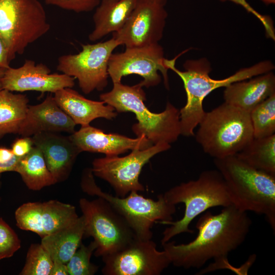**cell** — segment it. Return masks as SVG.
<instances>
[{"label": "cell", "instance_id": "obj_22", "mask_svg": "<svg viewBox=\"0 0 275 275\" xmlns=\"http://www.w3.org/2000/svg\"><path fill=\"white\" fill-rule=\"evenodd\" d=\"M138 0H101L93 16L94 29L89 35L96 41L120 30L126 23Z\"/></svg>", "mask_w": 275, "mask_h": 275}, {"label": "cell", "instance_id": "obj_38", "mask_svg": "<svg viewBox=\"0 0 275 275\" xmlns=\"http://www.w3.org/2000/svg\"><path fill=\"white\" fill-rule=\"evenodd\" d=\"M5 70L6 69L5 68H0V79L3 76Z\"/></svg>", "mask_w": 275, "mask_h": 275}, {"label": "cell", "instance_id": "obj_26", "mask_svg": "<svg viewBox=\"0 0 275 275\" xmlns=\"http://www.w3.org/2000/svg\"><path fill=\"white\" fill-rule=\"evenodd\" d=\"M236 155L250 166L275 175V134L253 138Z\"/></svg>", "mask_w": 275, "mask_h": 275}, {"label": "cell", "instance_id": "obj_25", "mask_svg": "<svg viewBox=\"0 0 275 275\" xmlns=\"http://www.w3.org/2000/svg\"><path fill=\"white\" fill-rule=\"evenodd\" d=\"M28 103L26 95L0 89V140L7 134H18Z\"/></svg>", "mask_w": 275, "mask_h": 275}, {"label": "cell", "instance_id": "obj_2", "mask_svg": "<svg viewBox=\"0 0 275 275\" xmlns=\"http://www.w3.org/2000/svg\"><path fill=\"white\" fill-rule=\"evenodd\" d=\"M166 59L168 69L175 72L182 79L186 94L185 106L179 110L181 135L194 136V129L202 119L205 112L203 106L204 98L212 91L221 87H226L237 81L244 80L253 76L272 71L274 66L270 61H264L251 67L242 68L233 75L222 79L211 78L210 62L206 58L188 60L183 64L184 71L175 67L177 58Z\"/></svg>", "mask_w": 275, "mask_h": 275}, {"label": "cell", "instance_id": "obj_27", "mask_svg": "<svg viewBox=\"0 0 275 275\" xmlns=\"http://www.w3.org/2000/svg\"><path fill=\"white\" fill-rule=\"evenodd\" d=\"M254 138L275 134V94L257 105L250 113Z\"/></svg>", "mask_w": 275, "mask_h": 275}, {"label": "cell", "instance_id": "obj_31", "mask_svg": "<svg viewBox=\"0 0 275 275\" xmlns=\"http://www.w3.org/2000/svg\"><path fill=\"white\" fill-rule=\"evenodd\" d=\"M45 4L77 13L90 12L95 9L100 0H44Z\"/></svg>", "mask_w": 275, "mask_h": 275}, {"label": "cell", "instance_id": "obj_18", "mask_svg": "<svg viewBox=\"0 0 275 275\" xmlns=\"http://www.w3.org/2000/svg\"><path fill=\"white\" fill-rule=\"evenodd\" d=\"M32 138L34 146L41 151L46 166L57 183L67 179L77 156L81 153L69 136L57 132H43Z\"/></svg>", "mask_w": 275, "mask_h": 275}, {"label": "cell", "instance_id": "obj_40", "mask_svg": "<svg viewBox=\"0 0 275 275\" xmlns=\"http://www.w3.org/2000/svg\"><path fill=\"white\" fill-rule=\"evenodd\" d=\"M1 175H0V188H1V185H2V183H1Z\"/></svg>", "mask_w": 275, "mask_h": 275}, {"label": "cell", "instance_id": "obj_30", "mask_svg": "<svg viewBox=\"0 0 275 275\" xmlns=\"http://www.w3.org/2000/svg\"><path fill=\"white\" fill-rule=\"evenodd\" d=\"M20 246L15 232L0 217V260L11 257Z\"/></svg>", "mask_w": 275, "mask_h": 275}, {"label": "cell", "instance_id": "obj_11", "mask_svg": "<svg viewBox=\"0 0 275 275\" xmlns=\"http://www.w3.org/2000/svg\"><path fill=\"white\" fill-rule=\"evenodd\" d=\"M171 145L159 143L144 150L135 149L123 157L105 156L95 158L91 168L94 176L107 182L116 196L124 197L131 191H144L139 181L143 167L155 155L167 151Z\"/></svg>", "mask_w": 275, "mask_h": 275}, {"label": "cell", "instance_id": "obj_24", "mask_svg": "<svg viewBox=\"0 0 275 275\" xmlns=\"http://www.w3.org/2000/svg\"><path fill=\"white\" fill-rule=\"evenodd\" d=\"M15 172L32 190H39L57 183L49 171L41 151L35 146L29 154L19 158Z\"/></svg>", "mask_w": 275, "mask_h": 275}, {"label": "cell", "instance_id": "obj_12", "mask_svg": "<svg viewBox=\"0 0 275 275\" xmlns=\"http://www.w3.org/2000/svg\"><path fill=\"white\" fill-rule=\"evenodd\" d=\"M165 60L163 48L158 43L126 48L122 52L112 54L108 65V76L114 84L121 82L124 76L137 74L143 78L141 85L149 88L160 82L161 76L158 73L160 72L168 88L169 69Z\"/></svg>", "mask_w": 275, "mask_h": 275}, {"label": "cell", "instance_id": "obj_9", "mask_svg": "<svg viewBox=\"0 0 275 275\" xmlns=\"http://www.w3.org/2000/svg\"><path fill=\"white\" fill-rule=\"evenodd\" d=\"M79 206L85 222L84 237L93 238L95 256L114 253L137 238L126 220L103 198H81Z\"/></svg>", "mask_w": 275, "mask_h": 275}, {"label": "cell", "instance_id": "obj_3", "mask_svg": "<svg viewBox=\"0 0 275 275\" xmlns=\"http://www.w3.org/2000/svg\"><path fill=\"white\" fill-rule=\"evenodd\" d=\"M232 205L243 212L264 215L275 229V175L256 169L236 155L214 158Z\"/></svg>", "mask_w": 275, "mask_h": 275}, {"label": "cell", "instance_id": "obj_17", "mask_svg": "<svg viewBox=\"0 0 275 275\" xmlns=\"http://www.w3.org/2000/svg\"><path fill=\"white\" fill-rule=\"evenodd\" d=\"M80 151L118 156L129 150L146 149L153 144L145 135L135 139L116 133H106L90 125L81 126L69 136Z\"/></svg>", "mask_w": 275, "mask_h": 275}, {"label": "cell", "instance_id": "obj_10", "mask_svg": "<svg viewBox=\"0 0 275 275\" xmlns=\"http://www.w3.org/2000/svg\"><path fill=\"white\" fill-rule=\"evenodd\" d=\"M120 45L113 37L105 41L82 45L76 54L62 55L58 60L57 70L76 78L86 94L94 90L102 91L107 85L109 58Z\"/></svg>", "mask_w": 275, "mask_h": 275}, {"label": "cell", "instance_id": "obj_29", "mask_svg": "<svg viewBox=\"0 0 275 275\" xmlns=\"http://www.w3.org/2000/svg\"><path fill=\"white\" fill-rule=\"evenodd\" d=\"M96 249L94 241L88 246L81 243L78 248L67 263L69 275H93L98 267L91 262L92 254Z\"/></svg>", "mask_w": 275, "mask_h": 275}, {"label": "cell", "instance_id": "obj_36", "mask_svg": "<svg viewBox=\"0 0 275 275\" xmlns=\"http://www.w3.org/2000/svg\"><path fill=\"white\" fill-rule=\"evenodd\" d=\"M10 62L7 51L0 39V68H9Z\"/></svg>", "mask_w": 275, "mask_h": 275}, {"label": "cell", "instance_id": "obj_23", "mask_svg": "<svg viewBox=\"0 0 275 275\" xmlns=\"http://www.w3.org/2000/svg\"><path fill=\"white\" fill-rule=\"evenodd\" d=\"M85 222L82 215L41 238V244L53 261L67 264L77 250L84 237Z\"/></svg>", "mask_w": 275, "mask_h": 275}, {"label": "cell", "instance_id": "obj_20", "mask_svg": "<svg viewBox=\"0 0 275 275\" xmlns=\"http://www.w3.org/2000/svg\"><path fill=\"white\" fill-rule=\"evenodd\" d=\"M54 94L58 105L76 125L85 126L95 119L111 120L117 116V112L112 106L101 100L86 98L72 88L62 89Z\"/></svg>", "mask_w": 275, "mask_h": 275}, {"label": "cell", "instance_id": "obj_15", "mask_svg": "<svg viewBox=\"0 0 275 275\" xmlns=\"http://www.w3.org/2000/svg\"><path fill=\"white\" fill-rule=\"evenodd\" d=\"M78 216L74 206L56 200L25 203L15 212L17 226L21 230L35 233L41 238L54 232Z\"/></svg>", "mask_w": 275, "mask_h": 275}, {"label": "cell", "instance_id": "obj_7", "mask_svg": "<svg viewBox=\"0 0 275 275\" xmlns=\"http://www.w3.org/2000/svg\"><path fill=\"white\" fill-rule=\"evenodd\" d=\"M81 188L88 195L103 198L127 222L136 238L142 240L152 238L153 225L158 222L173 221L176 205L170 204L163 194L157 200L145 198L137 191H131L124 197H119L104 192L97 186L91 168L83 171L80 182Z\"/></svg>", "mask_w": 275, "mask_h": 275}, {"label": "cell", "instance_id": "obj_39", "mask_svg": "<svg viewBox=\"0 0 275 275\" xmlns=\"http://www.w3.org/2000/svg\"><path fill=\"white\" fill-rule=\"evenodd\" d=\"M264 2L267 3L268 4L274 3V0H263Z\"/></svg>", "mask_w": 275, "mask_h": 275}, {"label": "cell", "instance_id": "obj_28", "mask_svg": "<svg viewBox=\"0 0 275 275\" xmlns=\"http://www.w3.org/2000/svg\"><path fill=\"white\" fill-rule=\"evenodd\" d=\"M53 260L41 243L32 244L28 251L20 275H50Z\"/></svg>", "mask_w": 275, "mask_h": 275}, {"label": "cell", "instance_id": "obj_33", "mask_svg": "<svg viewBox=\"0 0 275 275\" xmlns=\"http://www.w3.org/2000/svg\"><path fill=\"white\" fill-rule=\"evenodd\" d=\"M34 146L32 137L22 136L14 141L11 149L14 155L22 157L31 152Z\"/></svg>", "mask_w": 275, "mask_h": 275}, {"label": "cell", "instance_id": "obj_8", "mask_svg": "<svg viewBox=\"0 0 275 275\" xmlns=\"http://www.w3.org/2000/svg\"><path fill=\"white\" fill-rule=\"evenodd\" d=\"M50 29L39 0H0V39L10 62Z\"/></svg>", "mask_w": 275, "mask_h": 275}, {"label": "cell", "instance_id": "obj_21", "mask_svg": "<svg viewBox=\"0 0 275 275\" xmlns=\"http://www.w3.org/2000/svg\"><path fill=\"white\" fill-rule=\"evenodd\" d=\"M225 87V102L250 113L257 105L275 94V75L272 71Z\"/></svg>", "mask_w": 275, "mask_h": 275}, {"label": "cell", "instance_id": "obj_13", "mask_svg": "<svg viewBox=\"0 0 275 275\" xmlns=\"http://www.w3.org/2000/svg\"><path fill=\"white\" fill-rule=\"evenodd\" d=\"M104 275H159L171 264L165 251L151 239L135 238L121 250L102 257Z\"/></svg>", "mask_w": 275, "mask_h": 275}, {"label": "cell", "instance_id": "obj_1", "mask_svg": "<svg viewBox=\"0 0 275 275\" xmlns=\"http://www.w3.org/2000/svg\"><path fill=\"white\" fill-rule=\"evenodd\" d=\"M251 225L247 212L231 205L218 214H203L196 225L198 235L191 241L176 244L169 241L161 245L175 266L199 268L210 259H225L244 241Z\"/></svg>", "mask_w": 275, "mask_h": 275}, {"label": "cell", "instance_id": "obj_34", "mask_svg": "<svg viewBox=\"0 0 275 275\" xmlns=\"http://www.w3.org/2000/svg\"><path fill=\"white\" fill-rule=\"evenodd\" d=\"M20 158L14 155L9 161L0 162V175L6 172H15Z\"/></svg>", "mask_w": 275, "mask_h": 275}, {"label": "cell", "instance_id": "obj_37", "mask_svg": "<svg viewBox=\"0 0 275 275\" xmlns=\"http://www.w3.org/2000/svg\"><path fill=\"white\" fill-rule=\"evenodd\" d=\"M152 1L156 2L160 4H161L163 6L166 5L167 2V0H152Z\"/></svg>", "mask_w": 275, "mask_h": 275}, {"label": "cell", "instance_id": "obj_32", "mask_svg": "<svg viewBox=\"0 0 275 275\" xmlns=\"http://www.w3.org/2000/svg\"><path fill=\"white\" fill-rule=\"evenodd\" d=\"M222 2L227 1L232 2L236 4L239 5L244 8L248 12L252 13L256 16L263 25L266 34L268 38L273 40L275 39L274 29L273 21L271 18L268 15L261 14L255 10L246 1V0H219Z\"/></svg>", "mask_w": 275, "mask_h": 275}, {"label": "cell", "instance_id": "obj_4", "mask_svg": "<svg viewBox=\"0 0 275 275\" xmlns=\"http://www.w3.org/2000/svg\"><path fill=\"white\" fill-rule=\"evenodd\" d=\"M143 87L140 82L132 86L114 83L112 89L99 98L117 113L135 114L138 122L132 129L137 137L145 135L153 145L175 142L181 135L179 110L168 101L163 112H151L144 103L146 97Z\"/></svg>", "mask_w": 275, "mask_h": 275}, {"label": "cell", "instance_id": "obj_5", "mask_svg": "<svg viewBox=\"0 0 275 275\" xmlns=\"http://www.w3.org/2000/svg\"><path fill=\"white\" fill-rule=\"evenodd\" d=\"M163 196L170 204H184L185 210L183 217L178 221L157 222L170 225L162 233L161 244L181 233H192L193 231L189 228L190 223L207 209L232 205L225 182L217 170L204 171L196 180L176 185Z\"/></svg>", "mask_w": 275, "mask_h": 275}, {"label": "cell", "instance_id": "obj_35", "mask_svg": "<svg viewBox=\"0 0 275 275\" xmlns=\"http://www.w3.org/2000/svg\"><path fill=\"white\" fill-rule=\"evenodd\" d=\"M53 266L50 275H68L67 264L58 261H53Z\"/></svg>", "mask_w": 275, "mask_h": 275}, {"label": "cell", "instance_id": "obj_14", "mask_svg": "<svg viewBox=\"0 0 275 275\" xmlns=\"http://www.w3.org/2000/svg\"><path fill=\"white\" fill-rule=\"evenodd\" d=\"M167 16L164 6L152 0H138L126 23L113 37L126 48L158 43Z\"/></svg>", "mask_w": 275, "mask_h": 275}, {"label": "cell", "instance_id": "obj_16", "mask_svg": "<svg viewBox=\"0 0 275 275\" xmlns=\"http://www.w3.org/2000/svg\"><path fill=\"white\" fill-rule=\"evenodd\" d=\"M49 68L43 63L36 64L25 60L18 68L6 69L0 79V89L23 92L35 91L54 93L65 88L74 86V78L65 74L51 73Z\"/></svg>", "mask_w": 275, "mask_h": 275}, {"label": "cell", "instance_id": "obj_19", "mask_svg": "<svg viewBox=\"0 0 275 275\" xmlns=\"http://www.w3.org/2000/svg\"><path fill=\"white\" fill-rule=\"evenodd\" d=\"M76 125L50 95L40 103L29 105L18 134L22 136H31L43 132L72 134L75 132Z\"/></svg>", "mask_w": 275, "mask_h": 275}, {"label": "cell", "instance_id": "obj_6", "mask_svg": "<svg viewBox=\"0 0 275 275\" xmlns=\"http://www.w3.org/2000/svg\"><path fill=\"white\" fill-rule=\"evenodd\" d=\"M198 125L196 141L214 159L236 155L254 138L250 113L225 102L205 112Z\"/></svg>", "mask_w": 275, "mask_h": 275}]
</instances>
